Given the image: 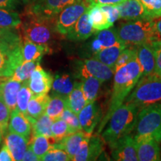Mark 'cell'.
<instances>
[{"mask_svg":"<svg viewBox=\"0 0 161 161\" xmlns=\"http://www.w3.org/2000/svg\"><path fill=\"white\" fill-rule=\"evenodd\" d=\"M115 72L109 108L105 116L101 119L97 134L102 133L112 114L124 103L126 98L142 77V69L137 58L133 59Z\"/></svg>","mask_w":161,"mask_h":161,"instance_id":"cell-1","label":"cell"},{"mask_svg":"<svg viewBox=\"0 0 161 161\" xmlns=\"http://www.w3.org/2000/svg\"><path fill=\"white\" fill-rule=\"evenodd\" d=\"M140 108L132 103H123L114 111L108 122V126L102 131L104 142L110 146L120 138L130 134L135 129Z\"/></svg>","mask_w":161,"mask_h":161,"instance_id":"cell-2","label":"cell"},{"mask_svg":"<svg viewBox=\"0 0 161 161\" xmlns=\"http://www.w3.org/2000/svg\"><path fill=\"white\" fill-rule=\"evenodd\" d=\"M23 62V39L14 29L0 36V78L11 77Z\"/></svg>","mask_w":161,"mask_h":161,"instance_id":"cell-3","label":"cell"},{"mask_svg":"<svg viewBox=\"0 0 161 161\" xmlns=\"http://www.w3.org/2000/svg\"><path fill=\"white\" fill-rule=\"evenodd\" d=\"M119 39L126 45H140L160 39L157 34L153 19L126 21L116 29Z\"/></svg>","mask_w":161,"mask_h":161,"instance_id":"cell-4","label":"cell"},{"mask_svg":"<svg viewBox=\"0 0 161 161\" xmlns=\"http://www.w3.org/2000/svg\"><path fill=\"white\" fill-rule=\"evenodd\" d=\"M126 98L125 103H132L140 109L150 104L161 102V77L150 75L141 77Z\"/></svg>","mask_w":161,"mask_h":161,"instance_id":"cell-5","label":"cell"},{"mask_svg":"<svg viewBox=\"0 0 161 161\" xmlns=\"http://www.w3.org/2000/svg\"><path fill=\"white\" fill-rule=\"evenodd\" d=\"M25 19L22 22L23 38L41 45L50 46L56 31L55 19H45L26 13Z\"/></svg>","mask_w":161,"mask_h":161,"instance_id":"cell-6","label":"cell"},{"mask_svg":"<svg viewBox=\"0 0 161 161\" xmlns=\"http://www.w3.org/2000/svg\"><path fill=\"white\" fill-rule=\"evenodd\" d=\"M135 130V136L152 137L161 143V102L140 110Z\"/></svg>","mask_w":161,"mask_h":161,"instance_id":"cell-7","label":"cell"},{"mask_svg":"<svg viewBox=\"0 0 161 161\" xmlns=\"http://www.w3.org/2000/svg\"><path fill=\"white\" fill-rule=\"evenodd\" d=\"M86 0H80L68 5L55 18V26L57 33L66 36L72 29L78 19L89 8Z\"/></svg>","mask_w":161,"mask_h":161,"instance_id":"cell-8","label":"cell"},{"mask_svg":"<svg viewBox=\"0 0 161 161\" xmlns=\"http://www.w3.org/2000/svg\"><path fill=\"white\" fill-rule=\"evenodd\" d=\"M75 64V73L74 76L79 80L84 76L91 75L103 83L111 79L115 72L110 66L93 58L77 60Z\"/></svg>","mask_w":161,"mask_h":161,"instance_id":"cell-9","label":"cell"},{"mask_svg":"<svg viewBox=\"0 0 161 161\" xmlns=\"http://www.w3.org/2000/svg\"><path fill=\"white\" fill-rule=\"evenodd\" d=\"M80 0H33L29 3L26 13L45 19H55L64 8Z\"/></svg>","mask_w":161,"mask_h":161,"instance_id":"cell-10","label":"cell"},{"mask_svg":"<svg viewBox=\"0 0 161 161\" xmlns=\"http://www.w3.org/2000/svg\"><path fill=\"white\" fill-rule=\"evenodd\" d=\"M104 141L99 134L92 136L88 134L82 140L79 148L72 158L74 161H92L97 160L103 152Z\"/></svg>","mask_w":161,"mask_h":161,"instance_id":"cell-11","label":"cell"},{"mask_svg":"<svg viewBox=\"0 0 161 161\" xmlns=\"http://www.w3.org/2000/svg\"><path fill=\"white\" fill-rule=\"evenodd\" d=\"M138 160L158 161L160 160V143L152 137L134 136Z\"/></svg>","mask_w":161,"mask_h":161,"instance_id":"cell-12","label":"cell"},{"mask_svg":"<svg viewBox=\"0 0 161 161\" xmlns=\"http://www.w3.org/2000/svg\"><path fill=\"white\" fill-rule=\"evenodd\" d=\"M111 160L116 161H137L135 142L130 134L124 136L110 146Z\"/></svg>","mask_w":161,"mask_h":161,"instance_id":"cell-13","label":"cell"},{"mask_svg":"<svg viewBox=\"0 0 161 161\" xmlns=\"http://www.w3.org/2000/svg\"><path fill=\"white\" fill-rule=\"evenodd\" d=\"M52 82V75L44 70L39 63L32 72L28 80V85L34 95L38 96L47 94L51 90Z\"/></svg>","mask_w":161,"mask_h":161,"instance_id":"cell-14","label":"cell"},{"mask_svg":"<svg viewBox=\"0 0 161 161\" xmlns=\"http://www.w3.org/2000/svg\"><path fill=\"white\" fill-rule=\"evenodd\" d=\"M102 116L100 106L96 101L88 103L78 114L82 130L86 134H92L96 127L100 123Z\"/></svg>","mask_w":161,"mask_h":161,"instance_id":"cell-15","label":"cell"},{"mask_svg":"<svg viewBox=\"0 0 161 161\" xmlns=\"http://www.w3.org/2000/svg\"><path fill=\"white\" fill-rule=\"evenodd\" d=\"M119 11V19L125 21L151 19L146 10L138 0H125L116 5Z\"/></svg>","mask_w":161,"mask_h":161,"instance_id":"cell-16","label":"cell"},{"mask_svg":"<svg viewBox=\"0 0 161 161\" xmlns=\"http://www.w3.org/2000/svg\"><path fill=\"white\" fill-rule=\"evenodd\" d=\"M119 43L123 42L119 37L116 29H114L112 26L109 29L97 31L95 37L90 43V50L93 55L101 49Z\"/></svg>","mask_w":161,"mask_h":161,"instance_id":"cell-17","label":"cell"},{"mask_svg":"<svg viewBox=\"0 0 161 161\" xmlns=\"http://www.w3.org/2000/svg\"><path fill=\"white\" fill-rule=\"evenodd\" d=\"M136 58L142 69V77L154 74L155 57L152 43L136 45Z\"/></svg>","mask_w":161,"mask_h":161,"instance_id":"cell-18","label":"cell"},{"mask_svg":"<svg viewBox=\"0 0 161 161\" xmlns=\"http://www.w3.org/2000/svg\"><path fill=\"white\" fill-rule=\"evenodd\" d=\"M95 31H96L90 23L88 12L86 11L80 16L72 29L66 35V37L70 41H84L91 37Z\"/></svg>","mask_w":161,"mask_h":161,"instance_id":"cell-19","label":"cell"},{"mask_svg":"<svg viewBox=\"0 0 161 161\" xmlns=\"http://www.w3.org/2000/svg\"><path fill=\"white\" fill-rule=\"evenodd\" d=\"M5 78H3L0 80V97L11 112L17 108V94L23 83L11 78L7 80H5Z\"/></svg>","mask_w":161,"mask_h":161,"instance_id":"cell-20","label":"cell"},{"mask_svg":"<svg viewBox=\"0 0 161 161\" xmlns=\"http://www.w3.org/2000/svg\"><path fill=\"white\" fill-rule=\"evenodd\" d=\"M4 139H5L4 143L8 148L14 160H22L28 148L29 140L17 133L9 131V130L6 133Z\"/></svg>","mask_w":161,"mask_h":161,"instance_id":"cell-21","label":"cell"},{"mask_svg":"<svg viewBox=\"0 0 161 161\" xmlns=\"http://www.w3.org/2000/svg\"><path fill=\"white\" fill-rule=\"evenodd\" d=\"M8 130L13 131L30 140L31 133V124L28 118L17 108L11 112Z\"/></svg>","mask_w":161,"mask_h":161,"instance_id":"cell-22","label":"cell"},{"mask_svg":"<svg viewBox=\"0 0 161 161\" xmlns=\"http://www.w3.org/2000/svg\"><path fill=\"white\" fill-rule=\"evenodd\" d=\"M77 80L74 75L68 73L57 74L52 82V96H60L66 98L73 90Z\"/></svg>","mask_w":161,"mask_h":161,"instance_id":"cell-23","label":"cell"},{"mask_svg":"<svg viewBox=\"0 0 161 161\" xmlns=\"http://www.w3.org/2000/svg\"><path fill=\"white\" fill-rule=\"evenodd\" d=\"M52 49L49 46L41 45L23 38V56L25 61H40L43 55L52 53Z\"/></svg>","mask_w":161,"mask_h":161,"instance_id":"cell-24","label":"cell"},{"mask_svg":"<svg viewBox=\"0 0 161 161\" xmlns=\"http://www.w3.org/2000/svg\"><path fill=\"white\" fill-rule=\"evenodd\" d=\"M50 99V96L48 94L35 96L29 100L27 107V112L25 116L28 118L31 124L45 114V110L48 102Z\"/></svg>","mask_w":161,"mask_h":161,"instance_id":"cell-25","label":"cell"},{"mask_svg":"<svg viewBox=\"0 0 161 161\" xmlns=\"http://www.w3.org/2000/svg\"><path fill=\"white\" fill-rule=\"evenodd\" d=\"M127 46L128 45L123 43H117L116 45L101 49L100 51L93 54L92 58L98 60L114 70V66L119 56Z\"/></svg>","mask_w":161,"mask_h":161,"instance_id":"cell-26","label":"cell"},{"mask_svg":"<svg viewBox=\"0 0 161 161\" xmlns=\"http://www.w3.org/2000/svg\"><path fill=\"white\" fill-rule=\"evenodd\" d=\"M87 134L82 130L72 133L64 136L58 144L55 145V146L65 151L69 156L71 160H72V158H74L75 153L79 148L82 140Z\"/></svg>","mask_w":161,"mask_h":161,"instance_id":"cell-27","label":"cell"},{"mask_svg":"<svg viewBox=\"0 0 161 161\" xmlns=\"http://www.w3.org/2000/svg\"><path fill=\"white\" fill-rule=\"evenodd\" d=\"M58 143V140L54 136L47 137L43 135H32L28 146L40 160H41V158L45 155L46 153L51 148L56 147L55 145Z\"/></svg>","mask_w":161,"mask_h":161,"instance_id":"cell-28","label":"cell"},{"mask_svg":"<svg viewBox=\"0 0 161 161\" xmlns=\"http://www.w3.org/2000/svg\"><path fill=\"white\" fill-rule=\"evenodd\" d=\"M67 107L76 115L87 104V102L81 89V82L76 80L75 86L66 97Z\"/></svg>","mask_w":161,"mask_h":161,"instance_id":"cell-29","label":"cell"},{"mask_svg":"<svg viewBox=\"0 0 161 161\" xmlns=\"http://www.w3.org/2000/svg\"><path fill=\"white\" fill-rule=\"evenodd\" d=\"M87 12L90 23L96 31L109 29L114 25L110 23L106 14L98 5L89 6Z\"/></svg>","mask_w":161,"mask_h":161,"instance_id":"cell-30","label":"cell"},{"mask_svg":"<svg viewBox=\"0 0 161 161\" xmlns=\"http://www.w3.org/2000/svg\"><path fill=\"white\" fill-rule=\"evenodd\" d=\"M81 89L87 103L96 101L98 97L102 82L93 76L86 75L80 80Z\"/></svg>","mask_w":161,"mask_h":161,"instance_id":"cell-31","label":"cell"},{"mask_svg":"<svg viewBox=\"0 0 161 161\" xmlns=\"http://www.w3.org/2000/svg\"><path fill=\"white\" fill-rule=\"evenodd\" d=\"M67 107L66 98L60 96H51L46 106L45 114L53 120L60 119L64 110Z\"/></svg>","mask_w":161,"mask_h":161,"instance_id":"cell-32","label":"cell"},{"mask_svg":"<svg viewBox=\"0 0 161 161\" xmlns=\"http://www.w3.org/2000/svg\"><path fill=\"white\" fill-rule=\"evenodd\" d=\"M53 122L52 118L43 114L31 124L32 135H43L47 137L52 136L51 126Z\"/></svg>","mask_w":161,"mask_h":161,"instance_id":"cell-33","label":"cell"},{"mask_svg":"<svg viewBox=\"0 0 161 161\" xmlns=\"http://www.w3.org/2000/svg\"><path fill=\"white\" fill-rule=\"evenodd\" d=\"M22 23V19L17 12L0 8V28L16 29Z\"/></svg>","mask_w":161,"mask_h":161,"instance_id":"cell-34","label":"cell"},{"mask_svg":"<svg viewBox=\"0 0 161 161\" xmlns=\"http://www.w3.org/2000/svg\"><path fill=\"white\" fill-rule=\"evenodd\" d=\"M39 63H40V61H25L23 60V63L15 69L14 74L10 78L13 80H17V81L21 82V83L27 81L29 80L32 72L35 69L36 66Z\"/></svg>","mask_w":161,"mask_h":161,"instance_id":"cell-35","label":"cell"},{"mask_svg":"<svg viewBox=\"0 0 161 161\" xmlns=\"http://www.w3.org/2000/svg\"><path fill=\"white\" fill-rule=\"evenodd\" d=\"M33 95V92L28 85V80L23 82L17 94V109L23 114H26L28 104Z\"/></svg>","mask_w":161,"mask_h":161,"instance_id":"cell-36","label":"cell"},{"mask_svg":"<svg viewBox=\"0 0 161 161\" xmlns=\"http://www.w3.org/2000/svg\"><path fill=\"white\" fill-rule=\"evenodd\" d=\"M51 131L52 136H54L58 140V142L64 136L73 133L72 130L70 129L67 123L61 118L54 120L51 126Z\"/></svg>","mask_w":161,"mask_h":161,"instance_id":"cell-37","label":"cell"},{"mask_svg":"<svg viewBox=\"0 0 161 161\" xmlns=\"http://www.w3.org/2000/svg\"><path fill=\"white\" fill-rule=\"evenodd\" d=\"M135 58H136V46L134 45L128 46L119 56L114 66V71L126 65Z\"/></svg>","mask_w":161,"mask_h":161,"instance_id":"cell-38","label":"cell"},{"mask_svg":"<svg viewBox=\"0 0 161 161\" xmlns=\"http://www.w3.org/2000/svg\"><path fill=\"white\" fill-rule=\"evenodd\" d=\"M151 19L161 17V0H138Z\"/></svg>","mask_w":161,"mask_h":161,"instance_id":"cell-39","label":"cell"},{"mask_svg":"<svg viewBox=\"0 0 161 161\" xmlns=\"http://www.w3.org/2000/svg\"><path fill=\"white\" fill-rule=\"evenodd\" d=\"M11 111L6 105L3 98L0 97V131L2 136H5L8 130V122Z\"/></svg>","mask_w":161,"mask_h":161,"instance_id":"cell-40","label":"cell"},{"mask_svg":"<svg viewBox=\"0 0 161 161\" xmlns=\"http://www.w3.org/2000/svg\"><path fill=\"white\" fill-rule=\"evenodd\" d=\"M60 118L63 119L66 123H67V125L70 128V129L72 130L73 133L82 130L78 115H76L75 113L72 112L68 107H66L65 109H64Z\"/></svg>","mask_w":161,"mask_h":161,"instance_id":"cell-41","label":"cell"},{"mask_svg":"<svg viewBox=\"0 0 161 161\" xmlns=\"http://www.w3.org/2000/svg\"><path fill=\"white\" fill-rule=\"evenodd\" d=\"M44 161H69L71 160L69 156L65 151L58 147H54L46 153L41 158Z\"/></svg>","mask_w":161,"mask_h":161,"instance_id":"cell-42","label":"cell"},{"mask_svg":"<svg viewBox=\"0 0 161 161\" xmlns=\"http://www.w3.org/2000/svg\"><path fill=\"white\" fill-rule=\"evenodd\" d=\"M152 45L154 49V57H155V69L154 75L161 77V39L152 42Z\"/></svg>","mask_w":161,"mask_h":161,"instance_id":"cell-43","label":"cell"},{"mask_svg":"<svg viewBox=\"0 0 161 161\" xmlns=\"http://www.w3.org/2000/svg\"><path fill=\"white\" fill-rule=\"evenodd\" d=\"M100 7V8L106 14L107 17L108 18V20L111 24L114 25L119 19V11L116 5H98Z\"/></svg>","mask_w":161,"mask_h":161,"instance_id":"cell-44","label":"cell"},{"mask_svg":"<svg viewBox=\"0 0 161 161\" xmlns=\"http://www.w3.org/2000/svg\"><path fill=\"white\" fill-rule=\"evenodd\" d=\"M90 6L96 5H116L125 0H86Z\"/></svg>","mask_w":161,"mask_h":161,"instance_id":"cell-45","label":"cell"},{"mask_svg":"<svg viewBox=\"0 0 161 161\" xmlns=\"http://www.w3.org/2000/svg\"><path fill=\"white\" fill-rule=\"evenodd\" d=\"M14 160L12 155L8 146L4 143L0 149V161H11Z\"/></svg>","mask_w":161,"mask_h":161,"instance_id":"cell-46","label":"cell"},{"mask_svg":"<svg viewBox=\"0 0 161 161\" xmlns=\"http://www.w3.org/2000/svg\"><path fill=\"white\" fill-rule=\"evenodd\" d=\"M18 5V0H0L1 8L14 10Z\"/></svg>","mask_w":161,"mask_h":161,"instance_id":"cell-47","label":"cell"},{"mask_svg":"<svg viewBox=\"0 0 161 161\" xmlns=\"http://www.w3.org/2000/svg\"><path fill=\"white\" fill-rule=\"evenodd\" d=\"M22 160H23V161H39L40 159L35 155V154L33 152V151H32L31 149V148L28 146L27 149H26L25 154H24Z\"/></svg>","mask_w":161,"mask_h":161,"instance_id":"cell-48","label":"cell"},{"mask_svg":"<svg viewBox=\"0 0 161 161\" xmlns=\"http://www.w3.org/2000/svg\"><path fill=\"white\" fill-rule=\"evenodd\" d=\"M153 20H154V25L157 34L161 39V17L156 18V19H154Z\"/></svg>","mask_w":161,"mask_h":161,"instance_id":"cell-49","label":"cell"},{"mask_svg":"<svg viewBox=\"0 0 161 161\" xmlns=\"http://www.w3.org/2000/svg\"><path fill=\"white\" fill-rule=\"evenodd\" d=\"M14 29H7V28H0V36L5 35L6 34H8Z\"/></svg>","mask_w":161,"mask_h":161,"instance_id":"cell-50","label":"cell"},{"mask_svg":"<svg viewBox=\"0 0 161 161\" xmlns=\"http://www.w3.org/2000/svg\"><path fill=\"white\" fill-rule=\"evenodd\" d=\"M22 1L25 3H30L31 1H33V0H22Z\"/></svg>","mask_w":161,"mask_h":161,"instance_id":"cell-51","label":"cell"},{"mask_svg":"<svg viewBox=\"0 0 161 161\" xmlns=\"http://www.w3.org/2000/svg\"><path fill=\"white\" fill-rule=\"evenodd\" d=\"M1 139H2V134H1V131H0V141H1Z\"/></svg>","mask_w":161,"mask_h":161,"instance_id":"cell-52","label":"cell"},{"mask_svg":"<svg viewBox=\"0 0 161 161\" xmlns=\"http://www.w3.org/2000/svg\"><path fill=\"white\" fill-rule=\"evenodd\" d=\"M160 160H161V157H160Z\"/></svg>","mask_w":161,"mask_h":161,"instance_id":"cell-53","label":"cell"},{"mask_svg":"<svg viewBox=\"0 0 161 161\" xmlns=\"http://www.w3.org/2000/svg\"><path fill=\"white\" fill-rule=\"evenodd\" d=\"M0 142H1V141H0Z\"/></svg>","mask_w":161,"mask_h":161,"instance_id":"cell-54","label":"cell"}]
</instances>
